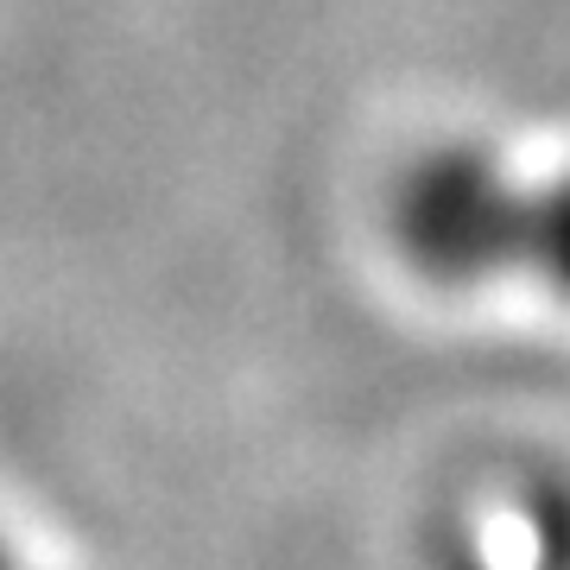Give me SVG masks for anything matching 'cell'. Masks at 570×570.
Returning a JSON list of instances; mask_svg holds the SVG:
<instances>
[{
  "instance_id": "cell-1",
  "label": "cell",
  "mask_w": 570,
  "mask_h": 570,
  "mask_svg": "<svg viewBox=\"0 0 570 570\" xmlns=\"http://www.w3.org/2000/svg\"><path fill=\"white\" fill-rule=\"evenodd\" d=\"M393 242L431 285L570 311V159L539 165L494 140L431 146L393 184Z\"/></svg>"
},
{
  "instance_id": "cell-2",
  "label": "cell",
  "mask_w": 570,
  "mask_h": 570,
  "mask_svg": "<svg viewBox=\"0 0 570 570\" xmlns=\"http://www.w3.org/2000/svg\"><path fill=\"white\" fill-rule=\"evenodd\" d=\"M0 570H32V564H26L20 551H13V546H7V539H0Z\"/></svg>"
}]
</instances>
